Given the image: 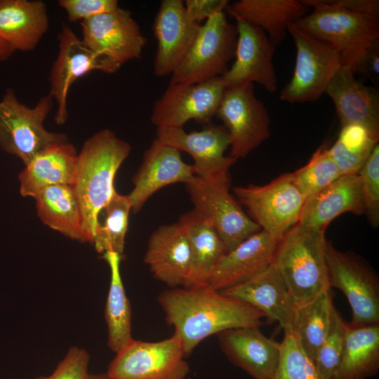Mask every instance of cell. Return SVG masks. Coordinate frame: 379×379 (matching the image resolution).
<instances>
[{
  "label": "cell",
  "instance_id": "obj_1",
  "mask_svg": "<svg viewBox=\"0 0 379 379\" xmlns=\"http://www.w3.org/2000/svg\"><path fill=\"white\" fill-rule=\"evenodd\" d=\"M158 302L167 324L181 338L185 357L213 334L231 328L260 327L265 317L250 305L208 286L172 288L161 292Z\"/></svg>",
  "mask_w": 379,
  "mask_h": 379
},
{
  "label": "cell",
  "instance_id": "obj_2",
  "mask_svg": "<svg viewBox=\"0 0 379 379\" xmlns=\"http://www.w3.org/2000/svg\"><path fill=\"white\" fill-rule=\"evenodd\" d=\"M131 151L127 142L103 129L88 138L77 154L71 186L80 206L86 241L91 244L99 214L116 192V173Z\"/></svg>",
  "mask_w": 379,
  "mask_h": 379
},
{
  "label": "cell",
  "instance_id": "obj_3",
  "mask_svg": "<svg viewBox=\"0 0 379 379\" xmlns=\"http://www.w3.org/2000/svg\"><path fill=\"white\" fill-rule=\"evenodd\" d=\"M325 231L298 224L278 241L273 263L297 306L331 288Z\"/></svg>",
  "mask_w": 379,
  "mask_h": 379
},
{
  "label": "cell",
  "instance_id": "obj_4",
  "mask_svg": "<svg viewBox=\"0 0 379 379\" xmlns=\"http://www.w3.org/2000/svg\"><path fill=\"white\" fill-rule=\"evenodd\" d=\"M302 1L312 11L294 25L331 44L339 54L341 66L354 73L362 54L379 39V18L334 7L325 0Z\"/></svg>",
  "mask_w": 379,
  "mask_h": 379
},
{
  "label": "cell",
  "instance_id": "obj_5",
  "mask_svg": "<svg viewBox=\"0 0 379 379\" xmlns=\"http://www.w3.org/2000/svg\"><path fill=\"white\" fill-rule=\"evenodd\" d=\"M53 104L47 94L30 107L18 100L14 89L8 88L0 100V148L26 166L48 146L68 141L65 135L45 128Z\"/></svg>",
  "mask_w": 379,
  "mask_h": 379
},
{
  "label": "cell",
  "instance_id": "obj_6",
  "mask_svg": "<svg viewBox=\"0 0 379 379\" xmlns=\"http://www.w3.org/2000/svg\"><path fill=\"white\" fill-rule=\"evenodd\" d=\"M237 29L218 13L201 25L188 52L171 74L169 84H196L221 77L235 56Z\"/></svg>",
  "mask_w": 379,
  "mask_h": 379
},
{
  "label": "cell",
  "instance_id": "obj_7",
  "mask_svg": "<svg viewBox=\"0 0 379 379\" xmlns=\"http://www.w3.org/2000/svg\"><path fill=\"white\" fill-rule=\"evenodd\" d=\"M235 199L261 230L279 241L298 224L305 199L295 185L291 173L264 185L232 188Z\"/></svg>",
  "mask_w": 379,
  "mask_h": 379
},
{
  "label": "cell",
  "instance_id": "obj_8",
  "mask_svg": "<svg viewBox=\"0 0 379 379\" xmlns=\"http://www.w3.org/2000/svg\"><path fill=\"white\" fill-rule=\"evenodd\" d=\"M296 57L291 80L283 87L279 98L290 103L314 102L341 67L339 54L329 43L297 27H288Z\"/></svg>",
  "mask_w": 379,
  "mask_h": 379
},
{
  "label": "cell",
  "instance_id": "obj_9",
  "mask_svg": "<svg viewBox=\"0 0 379 379\" xmlns=\"http://www.w3.org/2000/svg\"><path fill=\"white\" fill-rule=\"evenodd\" d=\"M185 357L175 332L157 342L132 338L116 353L107 374L114 379H186L190 367Z\"/></svg>",
  "mask_w": 379,
  "mask_h": 379
},
{
  "label": "cell",
  "instance_id": "obj_10",
  "mask_svg": "<svg viewBox=\"0 0 379 379\" xmlns=\"http://www.w3.org/2000/svg\"><path fill=\"white\" fill-rule=\"evenodd\" d=\"M331 287L340 290L352 310L351 328L379 324V280L376 274L354 253L326 243Z\"/></svg>",
  "mask_w": 379,
  "mask_h": 379
},
{
  "label": "cell",
  "instance_id": "obj_11",
  "mask_svg": "<svg viewBox=\"0 0 379 379\" xmlns=\"http://www.w3.org/2000/svg\"><path fill=\"white\" fill-rule=\"evenodd\" d=\"M186 185L194 209L212 224L227 252L261 230L230 194V178L210 180L195 176Z\"/></svg>",
  "mask_w": 379,
  "mask_h": 379
},
{
  "label": "cell",
  "instance_id": "obj_12",
  "mask_svg": "<svg viewBox=\"0 0 379 379\" xmlns=\"http://www.w3.org/2000/svg\"><path fill=\"white\" fill-rule=\"evenodd\" d=\"M215 117L225 126L230 156L236 160L245 158L270 136V116L253 84L225 88Z\"/></svg>",
  "mask_w": 379,
  "mask_h": 379
},
{
  "label": "cell",
  "instance_id": "obj_13",
  "mask_svg": "<svg viewBox=\"0 0 379 379\" xmlns=\"http://www.w3.org/2000/svg\"><path fill=\"white\" fill-rule=\"evenodd\" d=\"M58 40V51L48 78V94L56 105L54 120L62 125L69 116V91L79 78L92 71L113 74L121 67L91 50L66 24H62Z\"/></svg>",
  "mask_w": 379,
  "mask_h": 379
},
{
  "label": "cell",
  "instance_id": "obj_14",
  "mask_svg": "<svg viewBox=\"0 0 379 379\" xmlns=\"http://www.w3.org/2000/svg\"><path fill=\"white\" fill-rule=\"evenodd\" d=\"M225 90L220 77L196 84H169L154 104L157 128H183L190 120L206 124L215 116Z\"/></svg>",
  "mask_w": 379,
  "mask_h": 379
},
{
  "label": "cell",
  "instance_id": "obj_15",
  "mask_svg": "<svg viewBox=\"0 0 379 379\" xmlns=\"http://www.w3.org/2000/svg\"><path fill=\"white\" fill-rule=\"evenodd\" d=\"M81 26L85 44L120 67L140 58L147 43L131 13L119 6L81 21Z\"/></svg>",
  "mask_w": 379,
  "mask_h": 379
},
{
  "label": "cell",
  "instance_id": "obj_16",
  "mask_svg": "<svg viewBox=\"0 0 379 379\" xmlns=\"http://www.w3.org/2000/svg\"><path fill=\"white\" fill-rule=\"evenodd\" d=\"M237 43L235 60L220 77L225 88L256 83L270 93L277 91L272 58L276 46L255 25L236 20Z\"/></svg>",
  "mask_w": 379,
  "mask_h": 379
},
{
  "label": "cell",
  "instance_id": "obj_17",
  "mask_svg": "<svg viewBox=\"0 0 379 379\" xmlns=\"http://www.w3.org/2000/svg\"><path fill=\"white\" fill-rule=\"evenodd\" d=\"M156 135L160 142L185 151L192 157L196 176L210 180L230 178V168L237 160L225 155L230 145L225 127L212 124L190 133L183 128H157Z\"/></svg>",
  "mask_w": 379,
  "mask_h": 379
},
{
  "label": "cell",
  "instance_id": "obj_18",
  "mask_svg": "<svg viewBox=\"0 0 379 379\" xmlns=\"http://www.w3.org/2000/svg\"><path fill=\"white\" fill-rule=\"evenodd\" d=\"M201 25L187 15L182 0H163L155 16L153 30L157 41L153 72L156 77L171 75L195 40Z\"/></svg>",
  "mask_w": 379,
  "mask_h": 379
},
{
  "label": "cell",
  "instance_id": "obj_19",
  "mask_svg": "<svg viewBox=\"0 0 379 379\" xmlns=\"http://www.w3.org/2000/svg\"><path fill=\"white\" fill-rule=\"evenodd\" d=\"M195 176L193 166L182 161L180 151L154 139L132 178L133 188L128 194L131 211L139 212L160 189L178 182L187 184Z\"/></svg>",
  "mask_w": 379,
  "mask_h": 379
},
{
  "label": "cell",
  "instance_id": "obj_20",
  "mask_svg": "<svg viewBox=\"0 0 379 379\" xmlns=\"http://www.w3.org/2000/svg\"><path fill=\"white\" fill-rule=\"evenodd\" d=\"M260 311L268 324L279 323L290 331L297 305L272 262L247 281L219 291Z\"/></svg>",
  "mask_w": 379,
  "mask_h": 379
},
{
  "label": "cell",
  "instance_id": "obj_21",
  "mask_svg": "<svg viewBox=\"0 0 379 379\" xmlns=\"http://www.w3.org/2000/svg\"><path fill=\"white\" fill-rule=\"evenodd\" d=\"M227 359L253 379H272L280 357V343L266 337L259 327H242L217 334Z\"/></svg>",
  "mask_w": 379,
  "mask_h": 379
},
{
  "label": "cell",
  "instance_id": "obj_22",
  "mask_svg": "<svg viewBox=\"0 0 379 379\" xmlns=\"http://www.w3.org/2000/svg\"><path fill=\"white\" fill-rule=\"evenodd\" d=\"M277 243L262 230L251 235L222 258L208 286L221 291L251 279L273 262Z\"/></svg>",
  "mask_w": 379,
  "mask_h": 379
},
{
  "label": "cell",
  "instance_id": "obj_23",
  "mask_svg": "<svg viewBox=\"0 0 379 379\" xmlns=\"http://www.w3.org/2000/svg\"><path fill=\"white\" fill-rule=\"evenodd\" d=\"M144 262L155 279L171 288L184 286L190 270V249L178 222L159 227L150 235Z\"/></svg>",
  "mask_w": 379,
  "mask_h": 379
},
{
  "label": "cell",
  "instance_id": "obj_24",
  "mask_svg": "<svg viewBox=\"0 0 379 379\" xmlns=\"http://www.w3.org/2000/svg\"><path fill=\"white\" fill-rule=\"evenodd\" d=\"M347 212L364 214L361 178L359 173L341 175L307 199L298 224L312 230L325 231L333 220Z\"/></svg>",
  "mask_w": 379,
  "mask_h": 379
},
{
  "label": "cell",
  "instance_id": "obj_25",
  "mask_svg": "<svg viewBox=\"0 0 379 379\" xmlns=\"http://www.w3.org/2000/svg\"><path fill=\"white\" fill-rule=\"evenodd\" d=\"M324 94L333 101L341 126L359 124L379 135V92L365 86L349 68L341 66L328 84Z\"/></svg>",
  "mask_w": 379,
  "mask_h": 379
},
{
  "label": "cell",
  "instance_id": "obj_26",
  "mask_svg": "<svg viewBox=\"0 0 379 379\" xmlns=\"http://www.w3.org/2000/svg\"><path fill=\"white\" fill-rule=\"evenodd\" d=\"M178 222L189 242L191 256L183 287L208 286L215 266L227 253L226 246L212 224L194 209L182 214Z\"/></svg>",
  "mask_w": 379,
  "mask_h": 379
},
{
  "label": "cell",
  "instance_id": "obj_27",
  "mask_svg": "<svg viewBox=\"0 0 379 379\" xmlns=\"http://www.w3.org/2000/svg\"><path fill=\"white\" fill-rule=\"evenodd\" d=\"M49 18L41 0H0V39L15 51L34 50L47 32Z\"/></svg>",
  "mask_w": 379,
  "mask_h": 379
},
{
  "label": "cell",
  "instance_id": "obj_28",
  "mask_svg": "<svg viewBox=\"0 0 379 379\" xmlns=\"http://www.w3.org/2000/svg\"><path fill=\"white\" fill-rule=\"evenodd\" d=\"M77 150L68 141L51 145L38 153L20 173V192L34 198L41 190L73 182Z\"/></svg>",
  "mask_w": 379,
  "mask_h": 379
},
{
  "label": "cell",
  "instance_id": "obj_29",
  "mask_svg": "<svg viewBox=\"0 0 379 379\" xmlns=\"http://www.w3.org/2000/svg\"><path fill=\"white\" fill-rule=\"evenodd\" d=\"M235 20L260 28L277 46L288 34V27L309 13L310 7L297 0H239L227 6Z\"/></svg>",
  "mask_w": 379,
  "mask_h": 379
},
{
  "label": "cell",
  "instance_id": "obj_30",
  "mask_svg": "<svg viewBox=\"0 0 379 379\" xmlns=\"http://www.w3.org/2000/svg\"><path fill=\"white\" fill-rule=\"evenodd\" d=\"M379 370V324L351 328L348 324L342 354L330 379H367Z\"/></svg>",
  "mask_w": 379,
  "mask_h": 379
},
{
  "label": "cell",
  "instance_id": "obj_31",
  "mask_svg": "<svg viewBox=\"0 0 379 379\" xmlns=\"http://www.w3.org/2000/svg\"><path fill=\"white\" fill-rule=\"evenodd\" d=\"M34 199L37 215L45 225L72 240L87 242L80 206L71 185L47 187Z\"/></svg>",
  "mask_w": 379,
  "mask_h": 379
},
{
  "label": "cell",
  "instance_id": "obj_32",
  "mask_svg": "<svg viewBox=\"0 0 379 379\" xmlns=\"http://www.w3.org/2000/svg\"><path fill=\"white\" fill-rule=\"evenodd\" d=\"M123 255L108 251L102 254L110 269V284L105 307L107 326V344L117 353L131 336V307L126 296L121 273L120 262Z\"/></svg>",
  "mask_w": 379,
  "mask_h": 379
},
{
  "label": "cell",
  "instance_id": "obj_33",
  "mask_svg": "<svg viewBox=\"0 0 379 379\" xmlns=\"http://www.w3.org/2000/svg\"><path fill=\"white\" fill-rule=\"evenodd\" d=\"M333 307L331 288L296 307L291 331L312 362L328 333Z\"/></svg>",
  "mask_w": 379,
  "mask_h": 379
},
{
  "label": "cell",
  "instance_id": "obj_34",
  "mask_svg": "<svg viewBox=\"0 0 379 379\" xmlns=\"http://www.w3.org/2000/svg\"><path fill=\"white\" fill-rule=\"evenodd\" d=\"M379 135L359 124L341 126L336 141L328 147L329 154L341 175L359 173L378 144Z\"/></svg>",
  "mask_w": 379,
  "mask_h": 379
},
{
  "label": "cell",
  "instance_id": "obj_35",
  "mask_svg": "<svg viewBox=\"0 0 379 379\" xmlns=\"http://www.w3.org/2000/svg\"><path fill=\"white\" fill-rule=\"evenodd\" d=\"M106 218L95 231L92 244L98 253L111 251L123 255L131 202L128 195L114 193L104 208Z\"/></svg>",
  "mask_w": 379,
  "mask_h": 379
},
{
  "label": "cell",
  "instance_id": "obj_36",
  "mask_svg": "<svg viewBox=\"0 0 379 379\" xmlns=\"http://www.w3.org/2000/svg\"><path fill=\"white\" fill-rule=\"evenodd\" d=\"M291 173L295 185L305 200L341 175L325 144L316 150L305 166Z\"/></svg>",
  "mask_w": 379,
  "mask_h": 379
},
{
  "label": "cell",
  "instance_id": "obj_37",
  "mask_svg": "<svg viewBox=\"0 0 379 379\" xmlns=\"http://www.w3.org/2000/svg\"><path fill=\"white\" fill-rule=\"evenodd\" d=\"M280 345L279 360L272 379H319L293 332L284 331Z\"/></svg>",
  "mask_w": 379,
  "mask_h": 379
},
{
  "label": "cell",
  "instance_id": "obj_38",
  "mask_svg": "<svg viewBox=\"0 0 379 379\" xmlns=\"http://www.w3.org/2000/svg\"><path fill=\"white\" fill-rule=\"evenodd\" d=\"M347 324L333 307L328 333L313 362L319 379H330L339 362Z\"/></svg>",
  "mask_w": 379,
  "mask_h": 379
},
{
  "label": "cell",
  "instance_id": "obj_39",
  "mask_svg": "<svg viewBox=\"0 0 379 379\" xmlns=\"http://www.w3.org/2000/svg\"><path fill=\"white\" fill-rule=\"evenodd\" d=\"M361 178V195L369 224L379 225V145L377 144L359 172Z\"/></svg>",
  "mask_w": 379,
  "mask_h": 379
},
{
  "label": "cell",
  "instance_id": "obj_40",
  "mask_svg": "<svg viewBox=\"0 0 379 379\" xmlns=\"http://www.w3.org/2000/svg\"><path fill=\"white\" fill-rule=\"evenodd\" d=\"M89 361L90 356L85 349L73 346L69 348L53 373L35 379H87Z\"/></svg>",
  "mask_w": 379,
  "mask_h": 379
},
{
  "label": "cell",
  "instance_id": "obj_41",
  "mask_svg": "<svg viewBox=\"0 0 379 379\" xmlns=\"http://www.w3.org/2000/svg\"><path fill=\"white\" fill-rule=\"evenodd\" d=\"M58 6L66 13L69 22L83 21L119 7L117 0H59Z\"/></svg>",
  "mask_w": 379,
  "mask_h": 379
},
{
  "label": "cell",
  "instance_id": "obj_42",
  "mask_svg": "<svg viewBox=\"0 0 379 379\" xmlns=\"http://www.w3.org/2000/svg\"><path fill=\"white\" fill-rule=\"evenodd\" d=\"M189 19L195 23L206 21L215 14L224 11L228 6L227 0H186L184 1Z\"/></svg>",
  "mask_w": 379,
  "mask_h": 379
},
{
  "label": "cell",
  "instance_id": "obj_43",
  "mask_svg": "<svg viewBox=\"0 0 379 379\" xmlns=\"http://www.w3.org/2000/svg\"><path fill=\"white\" fill-rule=\"evenodd\" d=\"M354 73L367 77L375 85L379 84V39L375 41L359 58Z\"/></svg>",
  "mask_w": 379,
  "mask_h": 379
},
{
  "label": "cell",
  "instance_id": "obj_44",
  "mask_svg": "<svg viewBox=\"0 0 379 379\" xmlns=\"http://www.w3.org/2000/svg\"><path fill=\"white\" fill-rule=\"evenodd\" d=\"M334 7L354 13L379 18L378 0H325Z\"/></svg>",
  "mask_w": 379,
  "mask_h": 379
},
{
  "label": "cell",
  "instance_id": "obj_45",
  "mask_svg": "<svg viewBox=\"0 0 379 379\" xmlns=\"http://www.w3.org/2000/svg\"><path fill=\"white\" fill-rule=\"evenodd\" d=\"M15 51L0 39V61L8 60Z\"/></svg>",
  "mask_w": 379,
  "mask_h": 379
},
{
  "label": "cell",
  "instance_id": "obj_46",
  "mask_svg": "<svg viewBox=\"0 0 379 379\" xmlns=\"http://www.w3.org/2000/svg\"><path fill=\"white\" fill-rule=\"evenodd\" d=\"M87 379H114L109 377L107 373L100 374H89Z\"/></svg>",
  "mask_w": 379,
  "mask_h": 379
}]
</instances>
